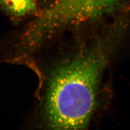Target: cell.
Masks as SVG:
<instances>
[{
	"label": "cell",
	"mask_w": 130,
	"mask_h": 130,
	"mask_svg": "<svg viewBox=\"0 0 130 130\" xmlns=\"http://www.w3.org/2000/svg\"><path fill=\"white\" fill-rule=\"evenodd\" d=\"M118 24L81 41L55 64L48 75L43 113L48 127H86L94 112L105 70L123 35Z\"/></svg>",
	"instance_id": "obj_1"
},
{
	"label": "cell",
	"mask_w": 130,
	"mask_h": 130,
	"mask_svg": "<svg viewBox=\"0 0 130 130\" xmlns=\"http://www.w3.org/2000/svg\"><path fill=\"white\" fill-rule=\"evenodd\" d=\"M119 7V0H47L29 30L42 43L68 26L96 21Z\"/></svg>",
	"instance_id": "obj_2"
},
{
	"label": "cell",
	"mask_w": 130,
	"mask_h": 130,
	"mask_svg": "<svg viewBox=\"0 0 130 130\" xmlns=\"http://www.w3.org/2000/svg\"><path fill=\"white\" fill-rule=\"evenodd\" d=\"M37 0H0V9L14 21H19L38 11Z\"/></svg>",
	"instance_id": "obj_3"
}]
</instances>
